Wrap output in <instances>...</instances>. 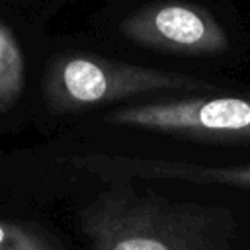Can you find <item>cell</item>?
Segmentation results:
<instances>
[{
  "instance_id": "5b68a950",
  "label": "cell",
  "mask_w": 250,
  "mask_h": 250,
  "mask_svg": "<svg viewBox=\"0 0 250 250\" xmlns=\"http://www.w3.org/2000/svg\"><path fill=\"white\" fill-rule=\"evenodd\" d=\"M80 166L90 168L102 176L117 182L141 178V180H182L193 184H217L230 188L250 189V164L238 166H201L193 162L141 158V156H107L92 154L78 160Z\"/></svg>"
},
{
  "instance_id": "7a4b0ae2",
  "label": "cell",
  "mask_w": 250,
  "mask_h": 250,
  "mask_svg": "<svg viewBox=\"0 0 250 250\" xmlns=\"http://www.w3.org/2000/svg\"><path fill=\"white\" fill-rule=\"evenodd\" d=\"M213 86L207 80L195 76L84 53L53 59L43 78L45 102L53 113L86 111L154 92H201Z\"/></svg>"
},
{
  "instance_id": "8992f818",
  "label": "cell",
  "mask_w": 250,
  "mask_h": 250,
  "mask_svg": "<svg viewBox=\"0 0 250 250\" xmlns=\"http://www.w3.org/2000/svg\"><path fill=\"white\" fill-rule=\"evenodd\" d=\"M25 82L21 49L12 31L0 21V111L10 109L20 98Z\"/></svg>"
},
{
  "instance_id": "277c9868",
  "label": "cell",
  "mask_w": 250,
  "mask_h": 250,
  "mask_svg": "<svg viewBox=\"0 0 250 250\" xmlns=\"http://www.w3.org/2000/svg\"><path fill=\"white\" fill-rule=\"evenodd\" d=\"M121 33L145 49L162 53L217 55L229 47L225 29L207 10L174 0L133 12L121 21Z\"/></svg>"
},
{
  "instance_id": "6da1fadb",
  "label": "cell",
  "mask_w": 250,
  "mask_h": 250,
  "mask_svg": "<svg viewBox=\"0 0 250 250\" xmlns=\"http://www.w3.org/2000/svg\"><path fill=\"white\" fill-rule=\"evenodd\" d=\"M92 250H229V209L139 193L129 184L105 191L88 211Z\"/></svg>"
},
{
  "instance_id": "52a82bcc",
  "label": "cell",
  "mask_w": 250,
  "mask_h": 250,
  "mask_svg": "<svg viewBox=\"0 0 250 250\" xmlns=\"http://www.w3.org/2000/svg\"><path fill=\"white\" fill-rule=\"evenodd\" d=\"M4 238H6V232H4V229H2V227H0V244H2V242H4Z\"/></svg>"
},
{
  "instance_id": "3957f363",
  "label": "cell",
  "mask_w": 250,
  "mask_h": 250,
  "mask_svg": "<svg viewBox=\"0 0 250 250\" xmlns=\"http://www.w3.org/2000/svg\"><path fill=\"white\" fill-rule=\"evenodd\" d=\"M104 121L199 141L250 143V98L188 96L125 105L104 115Z\"/></svg>"
}]
</instances>
